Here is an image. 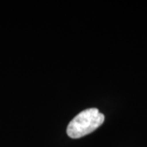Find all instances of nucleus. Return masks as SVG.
I'll list each match as a JSON object with an SVG mask.
<instances>
[{
  "label": "nucleus",
  "instance_id": "obj_1",
  "mask_svg": "<svg viewBox=\"0 0 147 147\" xmlns=\"http://www.w3.org/2000/svg\"><path fill=\"white\" fill-rule=\"evenodd\" d=\"M105 116L96 108H90L80 112L74 118L67 127L69 137L78 139L88 135L104 123Z\"/></svg>",
  "mask_w": 147,
  "mask_h": 147
}]
</instances>
